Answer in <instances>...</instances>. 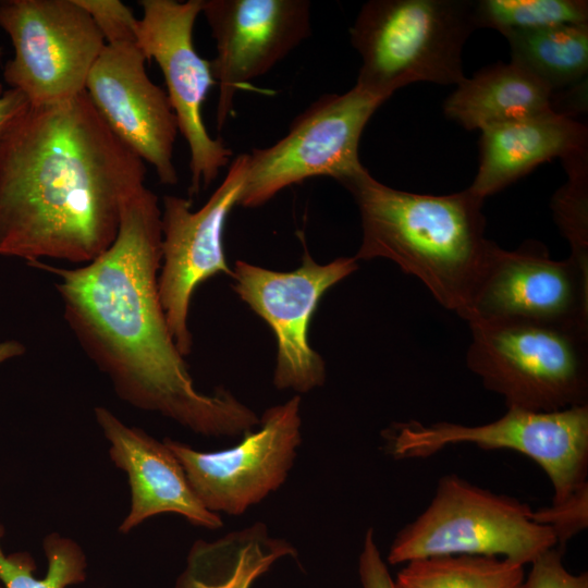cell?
<instances>
[{
    "label": "cell",
    "instance_id": "24",
    "mask_svg": "<svg viewBox=\"0 0 588 588\" xmlns=\"http://www.w3.org/2000/svg\"><path fill=\"white\" fill-rule=\"evenodd\" d=\"M476 26L502 35L558 25L588 24L584 0H479L474 1Z\"/></svg>",
    "mask_w": 588,
    "mask_h": 588
},
{
    "label": "cell",
    "instance_id": "22",
    "mask_svg": "<svg viewBox=\"0 0 588 588\" xmlns=\"http://www.w3.org/2000/svg\"><path fill=\"white\" fill-rule=\"evenodd\" d=\"M524 565L485 555L448 554L409 561L396 588H522Z\"/></svg>",
    "mask_w": 588,
    "mask_h": 588
},
{
    "label": "cell",
    "instance_id": "13",
    "mask_svg": "<svg viewBox=\"0 0 588 588\" xmlns=\"http://www.w3.org/2000/svg\"><path fill=\"white\" fill-rule=\"evenodd\" d=\"M299 406L295 395L266 409L258 430L245 432L241 442L221 451H197L171 439L164 443L207 510L241 515L285 481L302 440Z\"/></svg>",
    "mask_w": 588,
    "mask_h": 588
},
{
    "label": "cell",
    "instance_id": "8",
    "mask_svg": "<svg viewBox=\"0 0 588 588\" xmlns=\"http://www.w3.org/2000/svg\"><path fill=\"white\" fill-rule=\"evenodd\" d=\"M358 84L343 94H324L269 147L247 152V172L238 206H262L282 189L315 176L339 183L365 167L359 140L368 121L385 101Z\"/></svg>",
    "mask_w": 588,
    "mask_h": 588
},
{
    "label": "cell",
    "instance_id": "32",
    "mask_svg": "<svg viewBox=\"0 0 588 588\" xmlns=\"http://www.w3.org/2000/svg\"><path fill=\"white\" fill-rule=\"evenodd\" d=\"M0 588H4L3 584L1 583V580H0Z\"/></svg>",
    "mask_w": 588,
    "mask_h": 588
},
{
    "label": "cell",
    "instance_id": "20",
    "mask_svg": "<svg viewBox=\"0 0 588 588\" xmlns=\"http://www.w3.org/2000/svg\"><path fill=\"white\" fill-rule=\"evenodd\" d=\"M295 549L283 539L271 537L256 523L212 541H196L174 588H250L272 564Z\"/></svg>",
    "mask_w": 588,
    "mask_h": 588
},
{
    "label": "cell",
    "instance_id": "25",
    "mask_svg": "<svg viewBox=\"0 0 588 588\" xmlns=\"http://www.w3.org/2000/svg\"><path fill=\"white\" fill-rule=\"evenodd\" d=\"M588 154L563 159L567 182L552 199L555 222L571 245V257L588 269Z\"/></svg>",
    "mask_w": 588,
    "mask_h": 588
},
{
    "label": "cell",
    "instance_id": "3",
    "mask_svg": "<svg viewBox=\"0 0 588 588\" xmlns=\"http://www.w3.org/2000/svg\"><path fill=\"white\" fill-rule=\"evenodd\" d=\"M340 184L352 194L362 220L354 258L393 261L464 319L492 243L485 237L483 199L468 188L450 195L399 191L366 168Z\"/></svg>",
    "mask_w": 588,
    "mask_h": 588
},
{
    "label": "cell",
    "instance_id": "11",
    "mask_svg": "<svg viewBox=\"0 0 588 588\" xmlns=\"http://www.w3.org/2000/svg\"><path fill=\"white\" fill-rule=\"evenodd\" d=\"M137 44L146 59L159 65L177 127L189 150V198L208 187L232 157L222 139L212 138L203 121L201 106L217 84L210 61L193 42V29L203 0H140Z\"/></svg>",
    "mask_w": 588,
    "mask_h": 588
},
{
    "label": "cell",
    "instance_id": "30",
    "mask_svg": "<svg viewBox=\"0 0 588 588\" xmlns=\"http://www.w3.org/2000/svg\"><path fill=\"white\" fill-rule=\"evenodd\" d=\"M25 95L17 89H4L0 83V140L12 123L28 108Z\"/></svg>",
    "mask_w": 588,
    "mask_h": 588
},
{
    "label": "cell",
    "instance_id": "26",
    "mask_svg": "<svg viewBox=\"0 0 588 588\" xmlns=\"http://www.w3.org/2000/svg\"><path fill=\"white\" fill-rule=\"evenodd\" d=\"M530 515L536 523L551 529L558 548L563 550L567 541L588 526V485L561 502L531 510Z\"/></svg>",
    "mask_w": 588,
    "mask_h": 588
},
{
    "label": "cell",
    "instance_id": "1",
    "mask_svg": "<svg viewBox=\"0 0 588 588\" xmlns=\"http://www.w3.org/2000/svg\"><path fill=\"white\" fill-rule=\"evenodd\" d=\"M161 241L159 199L145 185L124 204L114 242L95 260L27 265L58 278L66 323L120 399L199 434H244L258 416L225 389L199 392L171 335L158 289Z\"/></svg>",
    "mask_w": 588,
    "mask_h": 588
},
{
    "label": "cell",
    "instance_id": "16",
    "mask_svg": "<svg viewBox=\"0 0 588 588\" xmlns=\"http://www.w3.org/2000/svg\"><path fill=\"white\" fill-rule=\"evenodd\" d=\"M146 60L138 44L106 45L85 91L112 133L155 169L160 183L174 185L177 122L167 91L149 78Z\"/></svg>",
    "mask_w": 588,
    "mask_h": 588
},
{
    "label": "cell",
    "instance_id": "19",
    "mask_svg": "<svg viewBox=\"0 0 588 588\" xmlns=\"http://www.w3.org/2000/svg\"><path fill=\"white\" fill-rule=\"evenodd\" d=\"M445 117L466 130L535 118L551 112L553 93L514 62L485 66L456 85L443 103Z\"/></svg>",
    "mask_w": 588,
    "mask_h": 588
},
{
    "label": "cell",
    "instance_id": "6",
    "mask_svg": "<svg viewBox=\"0 0 588 588\" xmlns=\"http://www.w3.org/2000/svg\"><path fill=\"white\" fill-rule=\"evenodd\" d=\"M531 507L515 498L475 486L455 474L441 477L428 506L403 527L390 546L391 565L448 554L502 558L531 564L558 548Z\"/></svg>",
    "mask_w": 588,
    "mask_h": 588
},
{
    "label": "cell",
    "instance_id": "31",
    "mask_svg": "<svg viewBox=\"0 0 588 588\" xmlns=\"http://www.w3.org/2000/svg\"><path fill=\"white\" fill-rule=\"evenodd\" d=\"M24 345L17 341L10 340L0 343V364L16 357L21 356L24 353Z\"/></svg>",
    "mask_w": 588,
    "mask_h": 588
},
{
    "label": "cell",
    "instance_id": "2",
    "mask_svg": "<svg viewBox=\"0 0 588 588\" xmlns=\"http://www.w3.org/2000/svg\"><path fill=\"white\" fill-rule=\"evenodd\" d=\"M145 162L88 95L28 106L0 140V255L86 265L114 242Z\"/></svg>",
    "mask_w": 588,
    "mask_h": 588
},
{
    "label": "cell",
    "instance_id": "28",
    "mask_svg": "<svg viewBox=\"0 0 588 588\" xmlns=\"http://www.w3.org/2000/svg\"><path fill=\"white\" fill-rule=\"evenodd\" d=\"M530 565L522 588H588V575L569 572L562 562L559 548L544 552Z\"/></svg>",
    "mask_w": 588,
    "mask_h": 588
},
{
    "label": "cell",
    "instance_id": "5",
    "mask_svg": "<svg viewBox=\"0 0 588 588\" xmlns=\"http://www.w3.org/2000/svg\"><path fill=\"white\" fill-rule=\"evenodd\" d=\"M468 324L467 367L507 408L555 412L588 404V328L523 319Z\"/></svg>",
    "mask_w": 588,
    "mask_h": 588
},
{
    "label": "cell",
    "instance_id": "4",
    "mask_svg": "<svg viewBox=\"0 0 588 588\" xmlns=\"http://www.w3.org/2000/svg\"><path fill=\"white\" fill-rule=\"evenodd\" d=\"M475 28L470 0H370L350 29L362 59L356 84L387 100L417 82L458 85Z\"/></svg>",
    "mask_w": 588,
    "mask_h": 588
},
{
    "label": "cell",
    "instance_id": "17",
    "mask_svg": "<svg viewBox=\"0 0 588 588\" xmlns=\"http://www.w3.org/2000/svg\"><path fill=\"white\" fill-rule=\"evenodd\" d=\"M95 417L110 442L112 462L128 477L131 510L119 528L121 532H130L145 519L164 513L182 515L209 529L223 525L219 514L207 510L196 497L182 465L164 441L125 425L106 407H96Z\"/></svg>",
    "mask_w": 588,
    "mask_h": 588
},
{
    "label": "cell",
    "instance_id": "21",
    "mask_svg": "<svg viewBox=\"0 0 588 588\" xmlns=\"http://www.w3.org/2000/svg\"><path fill=\"white\" fill-rule=\"evenodd\" d=\"M503 36L511 47V61L553 94L587 82L588 24L515 30Z\"/></svg>",
    "mask_w": 588,
    "mask_h": 588
},
{
    "label": "cell",
    "instance_id": "27",
    "mask_svg": "<svg viewBox=\"0 0 588 588\" xmlns=\"http://www.w3.org/2000/svg\"><path fill=\"white\" fill-rule=\"evenodd\" d=\"M100 30L106 45L137 44L138 21L120 0H76Z\"/></svg>",
    "mask_w": 588,
    "mask_h": 588
},
{
    "label": "cell",
    "instance_id": "15",
    "mask_svg": "<svg viewBox=\"0 0 588 588\" xmlns=\"http://www.w3.org/2000/svg\"><path fill=\"white\" fill-rule=\"evenodd\" d=\"M310 8L308 0H203L217 49L210 63L219 86L218 130L226 124L237 90L311 35Z\"/></svg>",
    "mask_w": 588,
    "mask_h": 588
},
{
    "label": "cell",
    "instance_id": "23",
    "mask_svg": "<svg viewBox=\"0 0 588 588\" xmlns=\"http://www.w3.org/2000/svg\"><path fill=\"white\" fill-rule=\"evenodd\" d=\"M3 535L0 524V540ZM44 550L47 572L42 578H36V564L29 553L7 554L0 544V580L4 588H69L85 581L86 556L74 540L51 534L44 540Z\"/></svg>",
    "mask_w": 588,
    "mask_h": 588
},
{
    "label": "cell",
    "instance_id": "29",
    "mask_svg": "<svg viewBox=\"0 0 588 588\" xmlns=\"http://www.w3.org/2000/svg\"><path fill=\"white\" fill-rule=\"evenodd\" d=\"M358 573L363 588H396L388 566L378 549L373 529L366 531L358 560Z\"/></svg>",
    "mask_w": 588,
    "mask_h": 588
},
{
    "label": "cell",
    "instance_id": "18",
    "mask_svg": "<svg viewBox=\"0 0 588 588\" xmlns=\"http://www.w3.org/2000/svg\"><path fill=\"white\" fill-rule=\"evenodd\" d=\"M587 147V126L556 112L490 126L481 131L478 171L468 189L485 200L539 164Z\"/></svg>",
    "mask_w": 588,
    "mask_h": 588
},
{
    "label": "cell",
    "instance_id": "12",
    "mask_svg": "<svg viewBox=\"0 0 588 588\" xmlns=\"http://www.w3.org/2000/svg\"><path fill=\"white\" fill-rule=\"evenodd\" d=\"M246 172L247 152L231 161L223 181L196 211L189 198H162L159 297L171 335L184 357L193 346L188 314L195 290L218 273L232 274L223 232L231 209L237 205Z\"/></svg>",
    "mask_w": 588,
    "mask_h": 588
},
{
    "label": "cell",
    "instance_id": "14",
    "mask_svg": "<svg viewBox=\"0 0 588 588\" xmlns=\"http://www.w3.org/2000/svg\"><path fill=\"white\" fill-rule=\"evenodd\" d=\"M523 319L588 328V269L550 257L527 241L509 250L491 243L464 320Z\"/></svg>",
    "mask_w": 588,
    "mask_h": 588
},
{
    "label": "cell",
    "instance_id": "7",
    "mask_svg": "<svg viewBox=\"0 0 588 588\" xmlns=\"http://www.w3.org/2000/svg\"><path fill=\"white\" fill-rule=\"evenodd\" d=\"M384 438L387 451L397 460L428 457L462 443L518 452L546 473L552 503L588 485V404L555 412L507 408L499 419L477 426L411 420L394 424Z\"/></svg>",
    "mask_w": 588,
    "mask_h": 588
},
{
    "label": "cell",
    "instance_id": "10",
    "mask_svg": "<svg viewBox=\"0 0 588 588\" xmlns=\"http://www.w3.org/2000/svg\"><path fill=\"white\" fill-rule=\"evenodd\" d=\"M358 268L354 257L320 265L305 250L293 271H273L237 260L232 289L271 328L277 341L273 384L307 393L323 384L326 365L308 341V328L323 294Z\"/></svg>",
    "mask_w": 588,
    "mask_h": 588
},
{
    "label": "cell",
    "instance_id": "9",
    "mask_svg": "<svg viewBox=\"0 0 588 588\" xmlns=\"http://www.w3.org/2000/svg\"><path fill=\"white\" fill-rule=\"evenodd\" d=\"M0 27L14 50L3 68L4 82L23 93L30 106L83 93L106 46L76 0H0Z\"/></svg>",
    "mask_w": 588,
    "mask_h": 588
}]
</instances>
